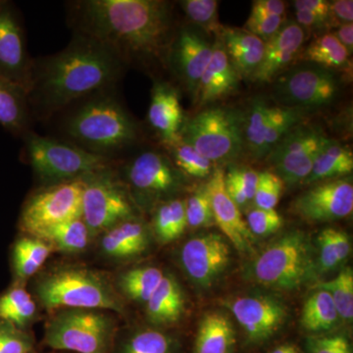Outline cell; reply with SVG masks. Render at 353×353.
Returning <instances> with one entry per match:
<instances>
[{
    "mask_svg": "<svg viewBox=\"0 0 353 353\" xmlns=\"http://www.w3.org/2000/svg\"><path fill=\"white\" fill-rule=\"evenodd\" d=\"M185 214H187L188 227L190 229L210 227L215 224L206 185L199 188L185 201Z\"/></svg>",
    "mask_w": 353,
    "mask_h": 353,
    "instance_id": "obj_44",
    "label": "cell"
},
{
    "mask_svg": "<svg viewBox=\"0 0 353 353\" xmlns=\"http://www.w3.org/2000/svg\"><path fill=\"white\" fill-rule=\"evenodd\" d=\"M353 169L352 152L347 148L327 139L318 152L312 170L303 183H321L352 173Z\"/></svg>",
    "mask_w": 353,
    "mask_h": 353,
    "instance_id": "obj_28",
    "label": "cell"
},
{
    "mask_svg": "<svg viewBox=\"0 0 353 353\" xmlns=\"http://www.w3.org/2000/svg\"><path fill=\"white\" fill-rule=\"evenodd\" d=\"M340 319L331 294L327 290L318 289L304 303L301 326L307 333H326L333 330Z\"/></svg>",
    "mask_w": 353,
    "mask_h": 353,
    "instance_id": "obj_29",
    "label": "cell"
},
{
    "mask_svg": "<svg viewBox=\"0 0 353 353\" xmlns=\"http://www.w3.org/2000/svg\"><path fill=\"white\" fill-rule=\"evenodd\" d=\"M74 32L95 39L129 67L167 65L176 34L173 9L162 0H78L68 2Z\"/></svg>",
    "mask_w": 353,
    "mask_h": 353,
    "instance_id": "obj_1",
    "label": "cell"
},
{
    "mask_svg": "<svg viewBox=\"0 0 353 353\" xmlns=\"http://www.w3.org/2000/svg\"><path fill=\"white\" fill-rule=\"evenodd\" d=\"M36 313V303L29 292L17 288L0 297V318L15 328H24Z\"/></svg>",
    "mask_w": 353,
    "mask_h": 353,
    "instance_id": "obj_37",
    "label": "cell"
},
{
    "mask_svg": "<svg viewBox=\"0 0 353 353\" xmlns=\"http://www.w3.org/2000/svg\"><path fill=\"white\" fill-rule=\"evenodd\" d=\"M243 119L230 109L208 108L183 122L180 139L194 146L211 162L229 161L245 145Z\"/></svg>",
    "mask_w": 353,
    "mask_h": 353,
    "instance_id": "obj_8",
    "label": "cell"
},
{
    "mask_svg": "<svg viewBox=\"0 0 353 353\" xmlns=\"http://www.w3.org/2000/svg\"><path fill=\"white\" fill-rule=\"evenodd\" d=\"M318 274L336 270L347 261L352 252L350 236L345 231L336 228H326L317 239Z\"/></svg>",
    "mask_w": 353,
    "mask_h": 353,
    "instance_id": "obj_30",
    "label": "cell"
},
{
    "mask_svg": "<svg viewBox=\"0 0 353 353\" xmlns=\"http://www.w3.org/2000/svg\"><path fill=\"white\" fill-rule=\"evenodd\" d=\"M30 353H32V352H30Z\"/></svg>",
    "mask_w": 353,
    "mask_h": 353,
    "instance_id": "obj_56",
    "label": "cell"
},
{
    "mask_svg": "<svg viewBox=\"0 0 353 353\" xmlns=\"http://www.w3.org/2000/svg\"><path fill=\"white\" fill-rule=\"evenodd\" d=\"M81 217L90 234L105 233L124 221L134 218L131 197L114 166L83 176Z\"/></svg>",
    "mask_w": 353,
    "mask_h": 353,
    "instance_id": "obj_9",
    "label": "cell"
},
{
    "mask_svg": "<svg viewBox=\"0 0 353 353\" xmlns=\"http://www.w3.org/2000/svg\"><path fill=\"white\" fill-rule=\"evenodd\" d=\"M305 347L307 353H352L350 341L343 334L311 336Z\"/></svg>",
    "mask_w": 353,
    "mask_h": 353,
    "instance_id": "obj_47",
    "label": "cell"
},
{
    "mask_svg": "<svg viewBox=\"0 0 353 353\" xmlns=\"http://www.w3.org/2000/svg\"><path fill=\"white\" fill-rule=\"evenodd\" d=\"M240 79L222 43L218 41L213 48L210 62L199 81L196 99H199L201 104L218 101L236 90Z\"/></svg>",
    "mask_w": 353,
    "mask_h": 353,
    "instance_id": "obj_22",
    "label": "cell"
},
{
    "mask_svg": "<svg viewBox=\"0 0 353 353\" xmlns=\"http://www.w3.org/2000/svg\"><path fill=\"white\" fill-rule=\"evenodd\" d=\"M32 343L27 334L10 324L0 326V353H30Z\"/></svg>",
    "mask_w": 353,
    "mask_h": 353,
    "instance_id": "obj_48",
    "label": "cell"
},
{
    "mask_svg": "<svg viewBox=\"0 0 353 353\" xmlns=\"http://www.w3.org/2000/svg\"><path fill=\"white\" fill-rule=\"evenodd\" d=\"M185 16L192 24L209 32H220L224 28L218 18L219 2L215 0H183L180 1Z\"/></svg>",
    "mask_w": 353,
    "mask_h": 353,
    "instance_id": "obj_43",
    "label": "cell"
},
{
    "mask_svg": "<svg viewBox=\"0 0 353 353\" xmlns=\"http://www.w3.org/2000/svg\"><path fill=\"white\" fill-rule=\"evenodd\" d=\"M305 39V32L294 22L283 25L277 34L265 43L263 59L252 78L260 83L272 82L289 66Z\"/></svg>",
    "mask_w": 353,
    "mask_h": 353,
    "instance_id": "obj_21",
    "label": "cell"
},
{
    "mask_svg": "<svg viewBox=\"0 0 353 353\" xmlns=\"http://www.w3.org/2000/svg\"><path fill=\"white\" fill-rule=\"evenodd\" d=\"M24 154L44 187L81 179L113 167L116 160L92 154L63 139L29 131L22 137Z\"/></svg>",
    "mask_w": 353,
    "mask_h": 353,
    "instance_id": "obj_6",
    "label": "cell"
},
{
    "mask_svg": "<svg viewBox=\"0 0 353 353\" xmlns=\"http://www.w3.org/2000/svg\"><path fill=\"white\" fill-rule=\"evenodd\" d=\"M32 120L27 90L0 76V125L22 138L31 131Z\"/></svg>",
    "mask_w": 353,
    "mask_h": 353,
    "instance_id": "obj_25",
    "label": "cell"
},
{
    "mask_svg": "<svg viewBox=\"0 0 353 353\" xmlns=\"http://www.w3.org/2000/svg\"><path fill=\"white\" fill-rule=\"evenodd\" d=\"M150 245V233L141 221H124L109 229L101 239V250L113 259H127L145 252Z\"/></svg>",
    "mask_w": 353,
    "mask_h": 353,
    "instance_id": "obj_24",
    "label": "cell"
},
{
    "mask_svg": "<svg viewBox=\"0 0 353 353\" xmlns=\"http://www.w3.org/2000/svg\"><path fill=\"white\" fill-rule=\"evenodd\" d=\"M52 246L34 236L20 239L14 246V267L18 277H32L50 256Z\"/></svg>",
    "mask_w": 353,
    "mask_h": 353,
    "instance_id": "obj_35",
    "label": "cell"
},
{
    "mask_svg": "<svg viewBox=\"0 0 353 353\" xmlns=\"http://www.w3.org/2000/svg\"><path fill=\"white\" fill-rule=\"evenodd\" d=\"M115 90L90 95L55 116L58 139L111 160L136 145L138 124Z\"/></svg>",
    "mask_w": 353,
    "mask_h": 353,
    "instance_id": "obj_3",
    "label": "cell"
},
{
    "mask_svg": "<svg viewBox=\"0 0 353 353\" xmlns=\"http://www.w3.org/2000/svg\"><path fill=\"white\" fill-rule=\"evenodd\" d=\"M334 20V24L340 26L352 23V0H336L330 2L329 22Z\"/></svg>",
    "mask_w": 353,
    "mask_h": 353,
    "instance_id": "obj_50",
    "label": "cell"
},
{
    "mask_svg": "<svg viewBox=\"0 0 353 353\" xmlns=\"http://www.w3.org/2000/svg\"><path fill=\"white\" fill-rule=\"evenodd\" d=\"M214 44L201 31L183 27L176 31L169 50L167 66L173 70L190 94L196 97L202 74L210 62Z\"/></svg>",
    "mask_w": 353,
    "mask_h": 353,
    "instance_id": "obj_18",
    "label": "cell"
},
{
    "mask_svg": "<svg viewBox=\"0 0 353 353\" xmlns=\"http://www.w3.org/2000/svg\"><path fill=\"white\" fill-rule=\"evenodd\" d=\"M285 3L281 0H256L253 1L252 13L253 16H284Z\"/></svg>",
    "mask_w": 353,
    "mask_h": 353,
    "instance_id": "obj_51",
    "label": "cell"
},
{
    "mask_svg": "<svg viewBox=\"0 0 353 353\" xmlns=\"http://www.w3.org/2000/svg\"><path fill=\"white\" fill-rule=\"evenodd\" d=\"M284 183L274 172L264 171L259 173V183L255 190V208L275 209L282 196Z\"/></svg>",
    "mask_w": 353,
    "mask_h": 353,
    "instance_id": "obj_45",
    "label": "cell"
},
{
    "mask_svg": "<svg viewBox=\"0 0 353 353\" xmlns=\"http://www.w3.org/2000/svg\"><path fill=\"white\" fill-rule=\"evenodd\" d=\"M319 289L327 290L338 311L341 319L352 321L353 318V272L345 267L334 279L323 282Z\"/></svg>",
    "mask_w": 353,
    "mask_h": 353,
    "instance_id": "obj_42",
    "label": "cell"
},
{
    "mask_svg": "<svg viewBox=\"0 0 353 353\" xmlns=\"http://www.w3.org/2000/svg\"><path fill=\"white\" fill-rule=\"evenodd\" d=\"M336 38L345 48L348 52L352 53L353 50V25L352 23L340 25L334 34Z\"/></svg>",
    "mask_w": 353,
    "mask_h": 353,
    "instance_id": "obj_54",
    "label": "cell"
},
{
    "mask_svg": "<svg viewBox=\"0 0 353 353\" xmlns=\"http://www.w3.org/2000/svg\"><path fill=\"white\" fill-rule=\"evenodd\" d=\"M90 232L82 217L64 221L37 234L52 248L64 252H81L87 248Z\"/></svg>",
    "mask_w": 353,
    "mask_h": 353,
    "instance_id": "obj_31",
    "label": "cell"
},
{
    "mask_svg": "<svg viewBox=\"0 0 353 353\" xmlns=\"http://www.w3.org/2000/svg\"><path fill=\"white\" fill-rule=\"evenodd\" d=\"M292 210L309 223L343 219L352 213V183L347 180H330L318 183L296 197Z\"/></svg>",
    "mask_w": 353,
    "mask_h": 353,
    "instance_id": "obj_17",
    "label": "cell"
},
{
    "mask_svg": "<svg viewBox=\"0 0 353 353\" xmlns=\"http://www.w3.org/2000/svg\"><path fill=\"white\" fill-rule=\"evenodd\" d=\"M164 275L163 271L157 267H138L122 274L118 285L123 294L132 301L146 303Z\"/></svg>",
    "mask_w": 353,
    "mask_h": 353,
    "instance_id": "obj_34",
    "label": "cell"
},
{
    "mask_svg": "<svg viewBox=\"0 0 353 353\" xmlns=\"http://www.w3.org/2000/svg\"><path fill=\"white\" fill-rule=\"evenodd\" d=\"M148 121L164 145H173L180 139L183 109L178 92L170 83L157 82L153 85Z\"/></svg>",
    "mask_w": 353,
    "mask_h": 353,
    "instance_id": "obj_20",
    "label": "cell"
},
{
    "mask_svg": "<svg viewBox=\"0 0 353 353\" xmlns=\"http://www.w3.org/2000/svg\"><path fill=\"white\" fill-rule=\"evenodd\" d=\"M284 16H253L246 21V31L259 37L264 43L273 38L284 25Z\"/></svg>",
    "mask_w": 353,
    "mask_h": 353,
    "instance_id": "obj_49",
    "label": "cell"
},
{
    "mask_svg": "<svg viewBox=\"0 0 353 353\" xmlns=\"http://www.w3.org/2000/svg\"><path fill=\"white\" fill-rule=\"evenodd\" d=\"M296 11H307L329 21L330 2L325 0H296L294 2Z\"/></svg>",
    "mask_w": 353,
    "mask_h": 353,
    "instance_id": "obj_52",
    "label": "cell"
},
{
    "mask_svg": "<svg viewBox=\"0 0 353 353\" xmlns=\"http://www.w3.org/2000/svg\"><path fill=\"white\" fill-rule=\"evenodd\" d=\"M327 139L317 127L297 125L267 155L274 173L290 187L303 183Z\"/></svg>",
    "mask_w": 353,
    "mask_h": 353,
    "instance_id": "obj_12",
    "label": "cell"
},
{
    "mask_svg": "<svg viewBox=\"0 0 353 353\" xmlns=\"http://www.w3.org/2000/svg\"><path fill=\"white\" fill-rule=\"evenodd\" d=\"M114 323L97 309H65L48 323L44 343L57 350L77 353H110Z\"/></svg>",
    "mask_w": 353,
    "mask_h": 353,
    "instance_id": "obj_7",
    "label": "cell"
},
{
    "mask_svg": "<svg viewBox=\"0 0 353 353\" xmlns=\"http://www.w3.org/2000/svg\"><path fill=\"white\" fill-rule=\"evenodd\" d=\"M303 58L328 70L345 69L350 65V52L334 34H325L311 41L304 50Z\"/></svg>",
    "mask_w": 353,
    "mask_h": 353,
    "instance_id": "obj_33",
    "label": "cell"
},
{
    "mask_svg": "<svg viewBox=\"0 0 353 353\" xmlns=\"http://www.w3.org/2000/svg\"><path fill=\"white\" fill-rule=\"evenodd\" d=\"M37 294L44 307L97 309L122 312L123 304L112 285L97 272L81 267L57 269L37 284Z\"/></svg>",
    "mask_w": 353,
    "mask_h": 353,
    "instance_id": "obj_5",
    "label": "cell"
},
{
    "mask_svg": "<svg viewBox=\"0 0 353 353\" xmlns=\"http://www.w3.org/2000/svg\"><path fill=\"white\" fill-rule=\"evenodd\" d=\"M127 68L103 44L74 32L64 50L32 62L28 92L32 118L52 120L72 104L116 88Z\"/></svg>",
    "mask_w": 353,
    "mask_h": 353,
    "instance_id": "obj_2",
    "label": "cell"
},
{
    "mask_svg": "<svg viewBox=\"0 0 353 353\" xmlns=\"http://www.w3.org/2000/svg\"><path fill=\"white\" fill-rule=\"evenodd\" d=\"M187 227L185 201L181 199H169L158 206L153 220V228L158 240L161 243H172L180 238Z\"/></svg>",
    "mask_w": 353,
    "mask_h": 353,
    "instance_id": "obj_32",
    "label": "cell"
},
{
    "mask_svg": "<svg viewBox=\"0 0 353 353\" xmlns=\"http://www.w3.org/2000/svg\"><path fill=\"white\" fill-rule=\"evenodd\" d=\"M271 353H299L294 345H284L275 348Z\"/></svg>",
    "mask_w": 353,
    "mask_h": 353,
    "instance_id": "obj_55",
    "label": "cell"
},
{
    "mask_svg": "<svg viewBox=\"0 0 353 353\" xmlns=\"http://www.w3.org/2000/svg\"><path fill=\"white\" fill-rule=\"evenodd\" d=\"M32 62L20 13L11 2L0 0V76L29 92Z\"/></svg>",
    "mask_w": 353,
    "mask_h": 353,
    "instance_id": "obj_14",
    "label": "cell"
},
{
    "mask_svg": "<svg viewBox=\"0 0 353 353\" xmlns=\"http://www.w3.org/2000/svg\"><path fill=\"white\" fill-rule=\"evenodd\" d=\"M168 148L172 162L181 173L196 179L208 178L213 173L212 162L182 139Z\"/></svg>",
    "mask_w": 353,
    "mask_h": 353,
    "instance_id": "obj_39",
    "label": "cell"
},
{
    "mask_svg": "<svg viewBox=\"0 0 353 353\" xmlns=\"http://www.w3.org/2000/svg\"><path fill=\"white\" fill-rule=\"evenodd\" d=\"M275 92L284 108L303 111L332 103L338 95L339 82L332 70L301 65L279 79Z\"/></svg>",
    "mask_w": 353,
    "mask_h": 353,
    "instance_id": "obj_11",
    "label": "cell"
},
{
    "mask_svg": "<svg viewBox=\"0 0 353 353\" xmlns=\"http://www.w3.org/2000/svg\"><path fill=\"white\" fill-rule=\"evenodd\" d=\"M222 46L240 77H252L265 52V43L246 30L223 29Z\"/></svg>",
    "mask_w": 353,
    "mask_h": 353,
    "instance_id": "obj_23",
    "label": "cell"
},
{
    "mask_svg": "<svg viewBox=\"0 0 353 353\" xmlns=\"http://www.w3.org/2000/svg\"><path fill=\"white\" fill-rule=\"evenodd\" d=\"M124 171L130 187L146 199L170 196L183 185V174L171 158L157 150L139 153L125 165Z\"/></svg>",
    "mask_w": 353,
    "mask_h": 353,
    "instance_id": "obj_15",
    "label": "cell"
},
{
    "mask_svg": "<svg viewBox=\"0 0 353 353\" xmlns=\"http://www.w3.org/2000/svg\"><path fill=\"white\" fill-rule=\"evenodd\" d=\"M172 336L159 330H143L123 341L114 353H176Z\"/></svg>",
    "mask_w": 353,
    "mask_h": 353,
    "instance_id": "obj_38",
    "label": "cell"
},
{
    "mask_svg": "<svg viewBox=\"0 0 353 353\" xmlns=\"http://www.w3.org/2000/svg\"><path fill=\"white\" fill-rule=\"evenodd\" d=\"M83 178L46 185L25 202L20 227L29 236L37 234L64 221L80 217L82 211Z\"/></svg>",
    "mask_w": 353,
    "mask_h": 353,
    "instance_id": "obj_10",
    "label": "cell"
},
{
    "mask_svg": "<svg viewBox=\"0 0 353 353\" xmlns=\"http://www.w3.org/2000/svg\"><path fill=\"white\" fill-rule=\"evenodd\" d=\"M259 173L245 166H232L225 175V188L228 196L243 208L254 199Z\"/></svg>",
    "mask_w": 353,
    "mask_h": 353,
    "instance_id": "obj_40",
    "label": "cell"
},
{
    "mask_svg": "<svg viewBox=\"0 0 353 353\" xmlns=\"http://www.w3.org/2000/svg\"><path fill=\"white\" fill-rule=\"evenodd\" d=\"M250 272L257 284L285 292L319 275L313 246L301 231H290L270 243L253 260Z\"/></svg>",
    "mask_w": 353,
    "mask_h": 353,
    "instance_id": "obj_4",
    "label": "cell"
},
{
    "mask_svg": "<svg viewBox=\"0 0 353 353\" xmlns=\"http://www.w3.org/2000/svg\"><path fill=\"white\" fill-rule=\"evenodd\" d=\"M236 334L229 316L209 311L199 322L192 353H233Z\"/></svg>",
    "mask_w": 353,
    "mask_h": 353,
    "instance_id": "obj_26",
    "label": "cell"
},
{
    "mask_svg": "<svg viewBox=\"0 0 353 353\" xmlns=\"http://www.w3.org/2000/svg\"><path fill=\"white\" fill-rule=\"evenodd\" d=\"M303 111L296 109L274 108L270 106L267 120L266 134L264 141L265 157L278 145L285 134L299 125Z\"/></svg>",
    "mask_w": 353,
    "mask_h": 353,
    "instance_id": "obj_41",
    "label": "cell"
},
{
    "mask_svg": "<svg viewBox=\"0 0 353 353\" xmlns=\"http://www.w3.org/2000/svg\"><path fill=\"white\" fill-rule=\"evenodd\" d=\"M270 105L264 99H255L248 110V117L243 119V131L245 143L253 157L263 158L265 134Z\"/></svg>",
    "mask_w": 353,
    "mask_h": 353,
    "instance_id": "obj_36",
    "label": "cell"
},
{
    "mask_svg": "<svg viewBox=\"0 0 353 353\" xmlns=\"http://www.w3.org/2000/svg\"><path fill=\"white\" fill-rule=\"evenodd\" d=\"M206 189L210 197L215 224L219 227L223 236L240 252H252L253 234L241 215L240 208L228 196L222 169L213 170L206 183Z\"/></svg>",
    "mask_w": 353,
    "mask_h": 353,
    "instance_id": "obj_19",
    "label": "cell"
},
{
    "mask_svg": "<svg viewBox=\"0 0 353 353\" xmlns=\"http://www.w3.org/2000/svg\"><path fill=\"white\" fill-rule=\"evenodd\" d=\"M231 245L222 234L208 233L190 239L181 248L185 275L197 287L210 289L222 278L232 259Z\"/></svg>",
    "mask_w": 353,
    "mask_h": 353,
    "instance_id": "obj_13",
    "label": "cell"
},
{
    "mask_svg": "<svg viewBox=\"0 0 353 353\" xmlns=\"http://www.w3.org/2000/svg\"><path fill=\"white\" fill-rule=\"evenodd\" d=\"M227 304L248 340L255 345L271 340L289 317L285 304L277 297L266 294H246Z\"/></svg>",
    "mask_w": 353,
    "mask_h": 353,
    "instance_id": "obj_16",
    "label": "cell"
},
{
    "mask_svg": "<svg viewBox=\"0 0 353 353\" xmlns=\"http://www.w3.org/2000/svg\"><path fill=\"white\" fill-rule=\"evenodd\" d=\"M296 24L301 26V28L306 29H321L325 27L328 20L319 17L315 14L307 12V11H296Z\"/></svg>",
    "mask_w": 353,
    "mask_h": 353,
    "instance_id": "obj_53",
    "label": "cell"
},
{
    "mask_svg": "<svg viewBox=\"0 0 353 353\" xmlns=\"http://www.w3.org/2000/svg\"><path fill=\"white\" fill-rule=\"evenodd\" d=\"M146 304V315L152 324L168 326L175 324L185 312V294L178 281L171 274H165Z\"/></svg>",
    "mask_w": 353,
    "mask_h": 353,
    "instance_id": "obj_27",
    "label": "cell"
},
{
    "mask_svg": "<svg viewBox=\"0 0 353 353\" xmlns=\"http://www.w3.org/2000/svg\"><path fill=\"white\" fill-rule=\"evenodd\" d=\"M245 222L250 233L259 236H270L284 225V219L275 209L257 208L248 211Z\"/></svg>",
    "mask_w": 353,
    "mask_h": 353,
    "instance_id": "obj_46",
    "label": "cell"
}]
</instances>
